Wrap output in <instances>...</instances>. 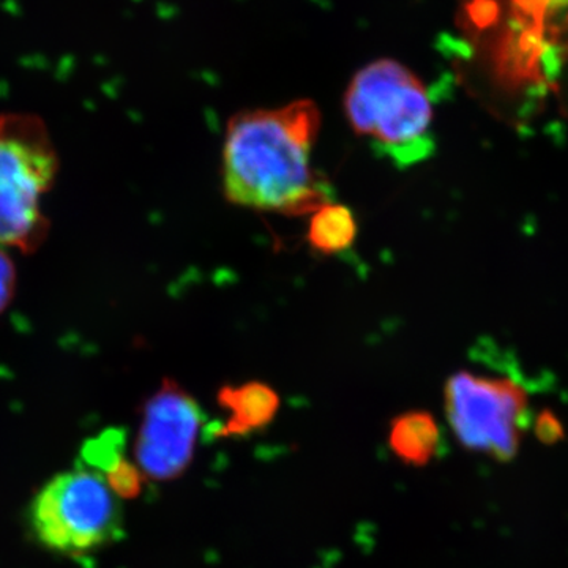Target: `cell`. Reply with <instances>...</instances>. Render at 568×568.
I'll return each instance as SVG.
<instances>
[{
    "mask_svg": "<svg viewBox=\"0 0 568 568\" xmlns=\"http://www.w3.org/2000/svg\"><path fill=\"white\" fill-rule=\"evenodd\" d=\"M443 435L436 418L425 410H409L395 417L388 432V446L399 462L422 467L439 454Z\"/></svg>",
    "mask_w": 568,
    "mask_h": 568,
    "instance_id": "cell-8",
    "label": "cell"
},
{
    "mask_svg": "<svg viewBox=\"0 0 568 568\" xmlns=\"http://www.w3.org/2000/svg\"><path fill=\"white\" fill-rule=\"evenodd\" d=\"M59 168L50 130L39 115L0 114V246L33 253L47 241L43 200Z\"/></svg>",
    "mask_w": 568,
    "mask_h": 568,
    "instance_id": "cell-3",
    "label": "cell"
},
{
    "mask_svg": "<svg viewBox=\"0 0 568 568\" xmlns=\"http://www.w3.org/2000/svg\"><path fill=\"white\" fill-rule=\"evenodd\" d=\"M29 525L50 551L85 558L123 536L121 497L100 474L74 467L52 477L37 493Z\"/></svg>",
    "mask_w": 568,
    "mask_h": 568,
    "instance_id": "cell-4",
    "label": "cell"
},
{
    "mask_svg": "<svg viewBox=\"0 0 568 568\" xmlns=\"http://www.w3.org/2000/svg\"><path fill=\"white\" fill-rule=\"evenodd\" d=\"M81 458L84 467L102 477L106 476L112 467L125 459V433L108 429L82 447Z\"/></svg>",
    "mask_w": 568,
    "mask_h": 568,
    "instance_id": "cell-10",
    "label": "cell"
},
{
    "mask_svg": "<svg viewBox=\"0 0 568 568\" xmlns=\"http://www.w3.org/2000/svg\"><path fill=\"white\" fill-rule=\"evenodd\" d=\"M351 129L396 166L432 155L433 102L425 82L405 63L381 58L355 71L343 95Z\"/></svg>",
    "mask_w": 568,
    "mask_h": 568,
    "instance_id": "cell-2",
    "label": "cell"
},
{
    "mask_svg": "<svg viewBox=\"0 0 568 568\" xmlns=\"http://www.w3.org/2000/svg\"><path fill=\"white\" fill-rule=\"evenodd\" d=\"M536 435L541 443L555 444L562 439L566 432L558 417L549 410H544L536 420Z\"/></svg>",
    "mask_w": 568,
    "mask_h": 568,
    "instance_id": "cell-13",
    "label": "cell"
},
{
    "mask_svg": "<svg viewBox=\"0 0 568 568\" xmlns=\"http://www.w3.org/2000/svg\"><path fill=\"white\" fill-rule=\"evenodd\" d=\"M219 406L226 413V422L215 435L219 437L245 436L271 424L280 407L274 388L260 381L242 386H224L216 396Z\"/></svg>",
    "mask_w": 568,
    "mask_h": 568,
    "instance_id": "cell-7",
    "label": "cell"
},
{
    "mask_svg": "<svg viewBox=\"0 0 568 568\" xmlns=\"http://www.w3.org/2000/svg\"><path fill=\"white\" fill-rule=\"evenodd\" d=\"M321 112L312 100L242 111L223 144L227 201L254 211L308 215L331 203V189L312 168Z\"/></svg>",
    "mask_w": 568,
    "mask_h": 568,
    "instance_id": "cell-1",
    "label": "cell"
},
{
    "mask_svg": "<svg viewBox=\"0 0 568 568\" xmlns=\"http://www.w3.org/2000/svg\"><path fill=\"white\" fill-rule=\"evenodd\" d=\"M18 290V271L10 250L0 246V315L13 304Z\"/></svg>",
    "mask_w": 568,
    "mask_h": 568,
    "instance_id": "cell-12",
    "label": "cell"
},
{
    "mask_svg": "<svg viewBox=\"0 0 568 568\" xmlns=\"http://www.w3.org/2000/svg\"><path fill=\"white\" fill-rule=\"evenodd\" d=\"M444 402L452 432L467 450L497 462L518 454L529 409L528 394L518 383L458 372L447 381Z\"/></svg>",
    "mask_w": 568,
    "mask_h": 568,
    "instance_id": "cell-5",
    "label": "cell"
},
{
    "mask_svg": "<svg viewBox=\"0 0 568 568\" xmlns=\"http://www.w3.org/2000/svg\"><path fill=\"white\" fill-rule=\"evenodd\" d=\"M204 413L181 384L164 379L141 407L134 462L149 480H175L194 457Z\"/></svg>",
    "mask_w": 568,
    "mask_h": 568,
    "instance_id": "cell-6",
    "label": "cell"
},
{
    "mask_svg": "<svg viewBox=\"0 0 568 568\" xmlns=\"http://www.w3.org/2000/svg\"><path fill=\"white\" fill-rule=\"evenodd\" d=\"M103 478L121 499H133V497L140 496L142 484H144V476H142L140 467L126 458L122 459L118 466L112 467Z\"/></svg>",
    "mask_w": 568,
    "mask_h": 568,
    "instance_id": "cell-11",
    "label": "cell"
},
{
    "mask_svg": "<svg viewBox=\"0 0 568 568\" xmlns=\"http://www.w3.org/2000/svg\"><path fill=\"white\" fill-rule=\"evenodd\" d=\"M357 223L346 205L327 203L312 213L308 226V244L317 253L338 254L353 246Z\"/></svg>",
    "mask_w": 568,
    "mask_h": 568,
    "instance_id": "cell-9",
    "label": "cell"
}]
</instances>
